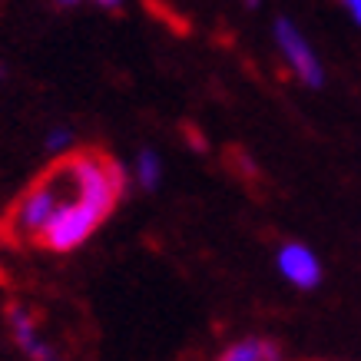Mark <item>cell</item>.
I'll return each instance as SVG.
<instances>
[{"label":"cell","mask_w":361,"mask_h":361,"mask_svg":"<svg viewBox=\"0 0 361 361\" xmlns=\"http://www.w3.org/2000/svg\"><path fill=\"white\" fill-rule=\"evenodd\" d=\"M11 331H13V341H17L30 358H54V351L37 338V329H33L30 315H27L23 308H11Z\"/></svg>","instance_id":"5"},{"label":"cell","mask_w":361,"mask_h":361,"mask_svg":"<svg viewBox=\"0 0 361 361\" xmlns=\"http://www.w3.org/2000/svg\"><path fill=\"white\" fill-rule=\"evenodd\" d=\"M66 142H70V130H63V126H60V130H54L50 136H47V146H50V149H63Z\"/></svg>","instance_id":"8"},{"label":"cell","mask_w":361,"mask_h":361,"mask_svg":"<svg viewBox=\"0 0 361 361\" xmlns=\"http://www.w3.org/2000/svg\"><path fill=\"white\" fill-rule=\"evenodd\" d=\"M282 355L279 345L269 338H242V341H232L229 348L222 351L226 361H275Z\"/></svg>","instance_id":"6"},{"label":"cell","mask_w":361,"mask_h":361,"mask_svg":"<svg viewBox=\"0 0 361 361\" xmlns=\"http://www.w3.org/2000/svg\"><path fill=\"white\" fill-rule=\"evenodd\" d=\"M159 179H163V159H159L153 149H142V153L136 156V183H140L142 189H156Z\"/></svg>","instance_id":"7"},{"label":"cell","mask_w":361,"mask_h":361,"mask_svg":"<svg viewBox=\"0 0 361 361\" xmlns=\"http://www.w3.org/2000/svg\"><path fill=\"white\" fill-rule=\"evenodd\" d=\"M63 189H66V169L63 159H60L50 173H44L33 186H27V192L11 206L7 219L0 222V235L7 242H37L40 232L56 216V209L66 202L60 196Z\"/></svg>","instance_id":"1"},{"label":"cell","mask_w":361,"mask_h":361,"mask_svg":"<svg viewBox=\"0 0 361 361\" xmlns=\"http://www.w3.org/2000/svg\"><path fill=\"white\" fill-rule=\"evenodd\" d=\"M341 7L348 11V17L361 27V0H341Z\"/></svg>","instance_id":"9"},{"label":"cell","mask_w":361,"mask_h":361,"mask_svg":"<svg viewBox=\"0 0 361 361\" xmlns=\"http://www.w3.org/2000/svg\"><path fill=\"white\" fill-rule=\"evenodd\" d=\"M242 4H245V7H252V11L259 7V0H242Z\"/></svg>","instance_id":"11"},{"label":"cell","mask_w":361,"mask_h":361,"mask_svg":"<svg viewBox=\"0 0 361 361\" xmlns=\"http://www.w3.org/2000/svg\"><path fill=\"white\" fill-rule=\"evenodd\" d=\"M275 262H279V272L285 275V282H292L295 288H315L322 282V262L302 242H285L275 255Z\"/></svg>","instance_id":"4"},{"label":"cell","mask_w":361,"mask_h":361,"mask_svg":"<svg viewBox=\"0 0 361 361\" xmlns=\"http://www.w3.org/2000/svg\"><path fill=\"white\" fill-rule=\"evenodd\" d=\"M99 7H106V11H116V7H123V0H97Z\"/></svg>","instance_id":"10"},{"label":"cell","mask_w":361,"mask_h":361,"mask_svg":"<svg viewBox=\"0 0 361 361\" xmlns=\"http://www.w3.org/2000/svg\"><path fill=\"white\" fill-rule=\"evenodd\" d=\"M113 209L106 202H99V199H90L83 192H73V199H66L63 206L56 209V216L50 219L44 232H40V245L50 252H70L83 245V242L99 229V222L110 216Z\"/></svg>","instance_id":"2"},{"label":"cell","mask_w":361,"mask_h":361,"mask_svg":"<svg viewBox=\"0 0 361 361\" xmlns=\"http://www.w3.org/2000/svg\"><path fill=\"white\" fill-rule=\"evenodd\" d=\"M275 44H279V50H282L285 63L292 66V73H295L305 87H322L325 83V70H322V63H318L315 50L308 47V40L298 33V27L292 20H285V17H279L275 20Z\"/></svg>","instance_id":"3"},{"label":"cell","mask_w":361,"mask_h":361,"mask_svg":"<svg viewBox=\"0 0 361 361\" xmlns=\"http://www.w3.org/2000/svg\"><path fill=\"white\" fill-rule=\"evenodd\" d=\"M56 4H63V7H70V4H77V0H56Z\"/></svg>","instance_id":"12"}]
</instances>
